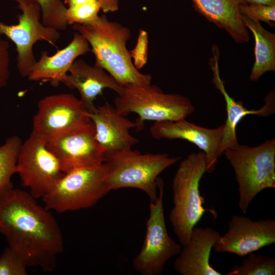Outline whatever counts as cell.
I'll return each instance as SVG.
<instances>
[{"mask_svg":"<svg viewBox=\"0 0 275 275\" xmlns=\"http://www.w3.org/2000/svg\"><path fill=\"white\" fill-rule=\"evenodd\" d=\"M0 233L28 267L51 272L64 251L61 230L49 210L30 193L12 187L0 195Z\"/></svg>","mask_w":275,"mask_h":275,"instance_id":"obj_1","label":"cell"},{"mask_svg":"<svg viewBox=\"0 0 275 275\" xmlns=\"http://www.w3.org/2000/svg\"><path fill=\"white\" fill-rule=\"evenodd\" d=\"M72 28L88 42L95 56V65L104 69L121 87L151 84L152 76L135 67L127 48L131 38L128 28L102 15L89 23L74 24Z\"/></svg>","mask_w":275,"mask_h":275,"instance_id":"obj_2","label":"cell"},{"mask_svg":"<svg viewBox=\"0 0 275 275\" xmlns=\"http://www.w3.org/2000/svg\"><path fill=\"white\" fill-rule=\"evenodd\" d=\"M205 172V153L193 152L180 161L173 180L174 206L169 220L182 245L188 243L193 228L205 212L217 216L214 209L205 208V198L200 193V183Z\"/></svg>","mask_w":275,"mask_h":275,"instance_id":"obj_3","label":"cell"},{"mask_svg":"<svg viewBox=\"0 0 275 275\" xmlns=\"http://www.w3.org/2000/svg\"><path fill=\"white\" fill-rule=\"evenodd\" d=\"M167 153H142L129 148L104 154L103 164L110 191L134 188L144 191L150 202L158 198V178L165 169L181 160Z\"/></svg>","mask_w":275,"mask_h":275,"instance_id":"obj_4","label":"cell"},{"mask_svg":"<svg viewBox=\"0 0 275 275\" xmlns=\"http://www.w3.org/2000/svg\"><path fill=\"white\" fill-rule=\"evenodd\" d=\"M223 154L232 167L238 185V206L246 214L262 190L275 187V140L254 147L239 143Z\"/></svg>","mask_w":275,"mask_h":275,"instance_id":"obj_5","label":"cell"},{"mask_svg":"<svg viewBox=\"0 0 275 275\" xmlns=\"http://www.w3.org/2000/svg\"><path fill=\"white\" fill-rule=\"evenodd\" d=\"M115 107L124 116L130 113L138 115L135 123L140 131L144 122H154L186 119L195 111L191 101L177 94L165 93L157 86L127 85L122 87L114 100Z\"/></svg>","mask_w":275,"mask_h":275,"instance_id":"obj_6","label":"cell"},{"mask_svg":"<svg viewBox=\"0 0 275 275\" xmlns=\"http://www.w3.org/2000/svg\"><path fill=\"white\" fill-rule=\"evenodd\" d=\"M109 191L102 163L64 173L42 199L45 208L63 213L91 207Z\"/></svg>","mask_w":275,"mask_h":275,"instance_id":"obj_7","label":"cell"},{"mask_svg":"<svg viewBox=\"0 0 275 275\" xmlns=\"http://www.w3.org/2000/svg\"><path fill=\"white\" fill-rule=\"evenodd\" d=\"M163 181L158 178V198L150 202L146 221L144 241L139 254L132 260L133 267L143 275H159L167 262L178 255L182 245L172 239L166 226L163 206Z\"/></svg>","mask_w":275,"mask_h":275,"instance_id":"obj_8","label":"cell"},{"mask_svg":"<svg viewBox=\"0 0 275 275\" xmlns=\"http://www.w3.org/2000/svg\"><path fill=\"white\" fill-rule=\"evenodd\" d=\"M18 4L22 13L17 15L18 23L8 25L0 21V35H4L15 45L17 68L22 77H28L36 62L33 53L34 45L45 41L54 45L60 38L59 31L44 26L40 21L41 9L31 0H11Z\"/></svg>","mask_w":275,"mask_h":275,"instance_id":"obj_9","label":"cell"},{"mask_svg":"<svg viewBox=\"0 0 275 275\" xmlns=\"http://www.w3.org/2000/svg\"><path fill=\"white\" fill-rule=\"evenodd\" d=\"M16 170L22 184L30 189L36 199L48 193L64 174L58 159L47 147L46 140L33 131L22 142Z\"/></svg>","mask_w":275,"mask_h":275,"instance_id":"obj_10","label":"cell"},{"mask_svg":"<svg viewBox=\"0 0 275 275\" xmlns=\"http://www.w3.org/2000/svg\"><path fill=\"white\" fill-rule=\"evenodd\" d=\"M92 123L88 112L74 95L62 93L40 100L33 121V131L47 140Z\"/></svg>","mask_w":275,"mask_h":275,"instance_id":"obj_11","label":"cell"},{"mask_svg":"<svg viewBox=\"0 0 275 275\" xmlns=\"http://www.w3.org/2000/svg\"><path fill=\"white\" fill-rule=\"evenodd\" d=\"M46 142L48 148L58 159L64 173L103 162L105 152L95 139L92 122L85 126L54 135Z\"/></svg>","mask_w":275,"mask_h":275,"instance_id":"obj_12","label":"cell"},{"mask_svg":"<svg viewBox=\"0 0 275 275\" xmlns=\"http://www.w3.org/2000/svg\"><path fill=\"white\" fill-rule=\"evenodd\" d=\"M275 242V220L254 221L250 217L234 215L228 231L220 236L213 249L216 253H230L244 257Z\"/></svg>","mask_w":275,"mask_h":275,"instance_id":"obj_13","label":"cell"},{"mask_svg":"<svg viewBox=\"0 0 275 275\" xmlns=\"http://www.w3.org/2000/svg\"><path fill=\"white\" fill-rule=\"evenodd\" d=\"M224 128V124L210 129L182 119L155 122L149 131L156 140L180 139L197 146L205 154L206 172L211 173L215 169L218 158L223 154L221 145Z\"/></svg>","mask_w":275,"mask_h":275,"instance_id":"obj_14","label":"cell"},{"mask_svg":"<svg viewBox=\"0 0 275 275\" xmlns=\"http://www.w3.org/2000/svg\"><path fill=\"white\" fill-rule=\"evenodd\" d=\"M88 115L94 126L95 139L105 154L132 148L139 143L130 133L135 123L119 114L109 103L96 106Z\"/></svg>","mask_w":275,"mask_h":275,"instance_id":"obj_15","label":"cell"},{"mask_svg":"<svg viewBox=\"0 0 275 275\" xmlns=\"http://www.w3.org/2000/svg\"><path fill=\"white\" fill-rule=\"evenodd\" d=\"M220 236L212 228L194 227L188 243L182 245L174 262V269L182 275H221L209 261L211 250Z\"/></svg>","mask_w":275,"mask_h":275,"instance_id":"obj_16","label":"cell"},{"mask_svg":"<svg viewBox=\"0 0 275 275\" xmlns=\"http://www.w3.org/2000/svg\"><path fill=\"white\" fill-rule=\"evenodd\" d=\"M213 57L210 59L209 65L212 71V82L223 95L226 104L227 119L224 124V135L221 151H224L238 144L236 136V127L239 122L246 115H255L267 117L274 113V92L271 91L265 98V103L257 110L247 109L241 101H236L231 97L225 89L224 81L219 75L218 65L219 51L216 46H213Z\"/></svg>","mask_w":275,"mask_h":275,"instance_id":"obj_17","label":"cell"},{"mask_svg":"<svg viewBox=\"0 0 275 275\" xmlns=\"http://www.w3.org/2000/svg\"><path fill=\"white\" fill-rule=\"evenodd\" d=\"M63 84L71 89L77 90L88 113L95 108L94 101L103 90L110 89L118 94L122 88L104 69L90 65L82 59L73 63Z\"/></svg>","mask_w":275,"mask_h":275,"instance_id":"obj_18","label":"cell"},{"mask_svg":"<svg viewBox=\"0 0 275 275\" xmlns=\"http://www.w3.org/2000/svg\"><path fill=\"white\" fill-rule=\"evenodd\" d=\"M91 51L87 40L76 32L72 41L65 48L49 56L42 51L28 77L30 80L49 81L54 86L63 83L67 72L76 59Z\"/></svg>","mask_w":275,"mask_h":275,"instance_id":"obj_19","label":"cell"},{"mask_svg":"<svg viewBox=\"0 0 275 275\" xmlns=\"http://www.w3.org/2000/svg\"><path fill=\"white\" fill-rule=\"evenodd\" d=\"M195 10L209 21L226 31L237 43L250 40L239 10L244 0H191Z\"/></svg>","mask_w":275,"mask_h":275,"instance_id":"obj_20","label":"cell"},{"mask_svg":"<svg viewBox=\"0 0 275 275\" xmlns=\"http://www.w3.org/2000/svg\"><path fill=\"white\" fill-rule=\"evenodd\" d=\"M242 18L254 37L255 61L250 79L257 81L265 73L275 71V34L265 29L257 19L244 15Z\"/></svg>","mask_w":275,"mask_h":275,"instance_id":"obj_21","label":"cell"},{"mask_svg":"<svg viewBox=\"0 0 275 275\" xmlns=\"http://www.w3.org/2000/svg\"><path fill=\"white\" fill-rule=\"evenodd\" d=\"M21 144L20 138L13 135L0 146V195L13 187L11 178L17 172V157Z\"/></svg>","mask_w":275,"mask_h":275,"instance_id":"obj_22","label":"cell"},{"mask_svg":"<svg viewBox=\"0 0 275 275\" xmlns=\"http://www.w3.org/2000/svg\"><path fill=\"white\" fill-rule=\"evenodd\" d=\"M68 5L65 18L68 25L86 24L99 17L101 10L99 0H64Z\"/></svg>","mask_w":275,"mask_h":275,"instance_id":"obj_23","label":"cell"},{"mask_svg":"<svg viewBox=\"0 0 275 275\" xmlns=\"http://www.w3.org/2000/svg\"><path fill=\"white\" fill-rule=\"evenodd\" d=\"M240 265H234L226 275H274L275 259L262 255L248 254Z\"/></svg>","mask_w":275,"mask_h":275,"instance_id":"obj_24","label":"cell"},{"mask_svg":"<svg viewBox=\"0 0 275 275\" xmlns=\"http://www.w3.org/2000/svg\"><path fill=\"white\" fill-rule=\"evenodd\" d=\"M40 7L41 22L58 31L65 30L68 24L65 14L66 7L62 0H31Z\"/></svg>","mask_w":275,"mask_h":275,"instance_id":"obj_25","label":"cell"},{"mask_svg":"<svg viewBox=\"0 0 275 275\" xmlns=\"http://www.w3.org/2000/svg\"><path fill=\"white\" fill-rule=\"evenodd\" d=\"M28 266L8 246L0 257V275H26Z\"/></svg>","mask_w":275,"mask_h":275,"instance_id":"obj_26","label":"cell"},{"mask_svg":"<svg viewBox=\"0 0 275 275\" xmlns=\"http://www.w3.org/2000/svg\"><path fill=\"white\" fill-rule=\"evenodd\" d=\"M239 10L242 15L265 22L274 27L275 5L266 6L258 4H240Z\"/></svg>","mask_w":275,"mask_h":275,"instance_id":"obj_27","label":"cell"},{"mask_svg":"<svg viewBox=\"0 0 275 275\" xmlns=\"http://www.w3.org/2000/svg\"><path fill=\"white\" fill-rule=\"evenodd\" d=\"M148 35L147 32L141 29L134 48L130 51L135 67L139 70L147 63L148 51Z\"/></svg>","mask_w":275,"mask_h":275,"instance_id":"obj_28","label":"cell"},{"mask_svg":"<svg viewBox=\"0 0 275 275\" xmlns=\"http://www.w3.org/2000/svg\"><path fill=\"white\" fill-rule=\"evenodd\" d=\"M9 44L0 36V90L7 85L10 77Z\"/></svg>","mask_w":275,"mask_h":275,"instance_id":"obj_29","label":"cell"},{"mask_svg":"<svg viewBox=\"0 0 275 275\" xmlns=\"http://www.w3.org/2000/svg\"><path fill=\"white\" fill-rule=\"evenodd\" d=\"M101 10L104 13L113 12L119 10V0H99Z\"/></svg>","mask_w":275,"mask_h":275,"instance_id":"obj_30","label":"cell"},{"mask_svg":"<svg viewBox=\"0 0 275 275\" xmlns=\"http://www.w3.org/2000/svg\"><path fill=\"white\" fill-rule=\"evenodd\" d=\"M246 4H258L266 6L275 5V0H244Z\"/></svg>","mask_w":275,"mask_h":275,"instance_id":"obj_31","label":"cell"}]
</instances>
